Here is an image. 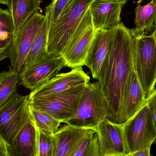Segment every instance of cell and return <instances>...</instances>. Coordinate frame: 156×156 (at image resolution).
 I'll list each match as a JSON object with an SVG mask.
<instances>
[{
    "instance_id": "32",
    "label": "cell",
    "mask_w": 156,
    "mask_h": 156,
    "mask_svg": "<svg viewBox=\"0 0 156 156\" xmlns=\"http://www.w3.org/2000/svg\"><path fill=\"white\" fill-rule=\"evenodd\" d=\"M55 1V0H51V1H52V2H54V1Z\"/></svg>"
},
{
    "instance_id": "25",
    "label": "cell",
    "mask_w": 156,
    "mask_h": 156,
    "mask_svg": "<svg viewBox=\"0 0 156 156\" xmlns=\"http://www.w3.org/2000/svg\"><path fill=\"white\" fill-rule=\"evenodd\" d=\"M37 129V128H36ZM38 132L37 156H53L54 137L37 129Z\"/></svg>"
},
{
    "instance_id": "28",
    "label": "cell",
    "mask_w": 156,
    "mask_h": 156,
    "mask_svg": "<svg viewBox=\"0 0 156 156\" xmlns=\"http://www.w3.org/2000/svg\"><path fill=\"white\" fill-rule=\"evenodd\" d=\"M0 156H11L8 144L1 137H0Z\"/></svg>"
},
{
    "instance_id": "15",
    "label": "cell",
    "mask_w": 156,
    "mask_h": 156,
    "mask_svg": "<svg viewBox=\"0 0 156 156\" xmlns=\"http://www.w3.org/2000/svg\"><path fill=\"white\" fill-rule=\"evenodd\" d=\"M93 130L63 126L53 134V156H75L86 136Z\"/></svg>"
},
{
    "instance_id": "34",
    "label": "cell",
    "mask_w": 156,
    "mask_h": 156,
    "mask_svg": "<svg viewBox=\"0 0 156 156\" xmlns=\"http://www.w3.org/2000/svg\"><path fill=\"white\" fill-rule=\"evenodd\" d=\"M155 144H156V139L155 141Z\"/></svg>"
},
{
    "instance_id": "18",
    "label": "cell",
    "mask_w": 156,
    "mask_h": 156,
    "mask_svg": "<svg viewBox=\"0 0 156 156\" xmlns=\"http://www.w3.org/2000/svg\"><path fill=\"white\" fill-rule=\"evenodd\" d=\"M37 130L30 118L8 148L11 156H37Z\"/></svg>"
},
{
    "instance_id": "26",
    "label": "cell",
    "mask_w": 156,
    "mask_h": 156,
    "mask_svg": "<svg viewBox=\"0 0 156 156\" xmlns=\"http://www.w3.org/2000/svg\"><path fill=\"white\" fill-rule=\"evenodd\" d=\"M71 0H55L48 5L51 9L50 24L55 23Z\"/></svg>"
},
{
    "instance_id": "2",
    "label": "cell",
    "mask_w": 156,
    "mask_h": 156,
    "mask_svg": "<svg viewBox=\"0 0 156 156\" xmlns=\"http://www.w3.org/2000/svg\"><path fill=\"white\" fill-rule=\"evenodd\" d=\"M111 116L108 102L97 81L86 84L76 110L64 123L78 128L96 131L99 124Z\"/></svg>"
},
{
    "instance_id": "19",
    "label": "cell",
    "mask_w": 156,
    "mask_h": 156,
    "mask_svg": "<svg viewBox=\"0 0 156 156\" xmlns=\"http://www.w3.org/2000/svg\"><path fill=\"white\" fill-rule=\"evenodd\" d=\"M42 2V0H10L8 10L14 25L15 38L26 22L38 12Z\"/></svg>"
},
{
    "instance_id": "22",
    "label": "cell",
    "mask_w": 156,
    "mask_h": 156,
    "mask_svg": "<svg viewBox=\"0 0 156 156\" xmlns=\"http://www.w3.org/2000/svg\"><path fill=\"white\" fill-rule=\"evenodd\" d=\"M19 73L11 66L8 71L0 73V107L5 104L16 93Z\"/></svg>"
},
{
    "instance_id": "16",
    "label": "cell",
    "mask_w": 156,
    "mask_h": 156,
    "mask_svg": "<svg viewBox=\"0 0 156 156\" xmlns=\"http://www.w3.org/2000/svg\"><path fill=\"white\" fill-rule=\"evenodd\" d=\"M50 13L51 9L48 5L45 9V19L36 35L22 70L45 61L53 56L49 54L48 49Z\"/></svg>"
},
{
    "instance_id": "7",
    "label": "cell",
    "mask_w": 156,
    "mask_h": 156,
    "mask_svg": "<svg viewBox=\"0 0 156 156\" xmlns=\"http://www.w3.org/2000/svg\"><path fill=\"white\" fill-rule=\"evenodd\" d=\"M86 85L59 93L31 99L29 104L35 109L45 112L64 123L76 110Z\"/></svg>"
},
{
    "instance_id": "27",
    "label": "cell",
    "mask_w": 156,
    "mask_h": 156,
    "mask_svg": "<svg viewBox=\"0 0 156 156\" xmlns=\"http://www.w3.org/2000/svg\"><path fill=\"white\" fill-rule=\"evenodd\" d=\"M146 104L151 112L156 129V89L147 98Z\"/></svg>"
},
{
    "instance_id": "33",
    "label": "cell",
    "mask_w": 156,
    "mask_h": 156,
    "mask_svg": "<svg viewBox=\"0 0 156 156\" xmlns=\"http://www.w3.org/2000/svg\"><path fill=\"white\" fill-rule=\"evenodd\" d=\"M155 3L156 5V0H154Z\"/></svg>"
},
{
    "instance_id": "21",
    "label": "cell",
    "mask_w": 156,
    "mask_h": 156,
    "mask_svg": "<svg viewBox=\"0 0 156 156\" xmlns=\"http://www.w3.org/2000/svg\"><path fill=\"white\" fill-rule=\"evenodd\" d=\"M139 1L135 8V23L136 32L138 35H143L151 32L154 28L156 20V5L152 0L146 5H142Z\"/></svg>"
},
{
    "instance_id": "23",
    "label": "cell",
    "mask_w": 156,
    "mask_h": 156,
    "mask_svg": "<svg viewBox=\"0 0 156 156\" xmlns=\"http://www.w3.org/2000/svg\"><path fill=\"white\" fill-rule=\"evenodd\" d=\"M28 111L32 123L37 129L50 134H54L58 131L61 123L60 121L45 112L35 109L29 102Z\"/></svg>"
},
{
    "instance_id": "11",
    "label": "cell",
    "mask_w": 156,
    "mask_h": 156,
    "mask_svg": "<svg viewBox=\"0 0 156 156\" xmlns=\"http://www.w3.org/2000/svg\"><path fill=\"white\" fill-rule=\"evenodd\" d=\"M64 67L65 60L62 57L52 56L45 61L22 70L19 74V84L34 90L53 79Z\"/></svg>"
},
{
    "instance_id": "10",
    "label": "cell",
    "mask_w": 156,
    "mask_h": 156,
    "mask_svg": "<svg viewBox=\"0 0 156 156\" xmlns=\"http://www.w3.org/2000/svg\"><path fill=\"white\" fill-rule=\"evenodd\" d=\"M101 156H125L129 154L124 133V125L108 119L99 124L96 130Z\"/></svg>"
},
{
    "instance_id": "4",
    "label": "cell",
    "mask_w": 156,
    "mask_h": 156,
    "mask_svg": "<svg viewBox=\"0 0 156 156\" xmlns=\"http://www.w3.org/2000/svg\"><path fill=\"white\" fill-rule=\"evenodd\" d=\"M134 69L147 98L156 83V44L154 34L137 35L134 52Z\"/></svg>"
},
{
    "instance_id": "6",
    "label": "cell",
    "mask_w": 156,
    "mask_h": 156,
    "mask_svg": "<svg viewBox=\"0 0 156 156\" xmlns=\"http://www.w3.org/2000/svg\"><path fill=\"white\" fill-rule=\"evenodd\" d=\"M124 133L129 153L151 148L156 139V129L146 103L124 124Z\"/></svg>"
},
{
    "instance_id": "20",
    "label": "cell",
    "mask_w": 156,
    "mask_h": 156,
    "mask_svg": "<svg viewBox=\"0 0 156 156\" xmlns=\"http://www.w3.org/2000/svg\"><path fill=\"white\" fill-rule=\"evenodd\" d=\"M15 38L13 17L9 10L0 9V60L9 58Z\"/></svg>"
},
{
    "instance_id": "9",
    "label": "cell",
    "mask_w": 156,
    "mask_h": 156,
    "mask_svg": "<svg viewBox=\"0 0 156 156\" xmlns=\"http://www.w3.org/2000/svg\"><path fill=\"white\" fill-rule=\"evenodd\" d=\"M45 18V15L37 12L19 30L14 40L9 57L11 66L20 74L38 31Z\"/></svg>"
},
{
    "instance_id": "8",
    "label": "cell",
    "mask_w": 156,
    "mask_h": 156,
    "mask_svg": "<svg viewBox=\"0 0 156 156\" xmlns=\"http://www.w3.org/2000/svg\"><path fill=\"white\" fill-rule=\"evenodd\" d=\"M95 33L89 7L61 56L65 60V67L72 69L85 66Z\"/></svg>"
},
{
    "instance_id": "13",
    "label": "cell",
    "mask_w": 156,
    "mask_h": 156,
    "mask_svg": "<svg viewBox=\"0 0 156 156\" xmlns=\"http://www.w3.org/2000/svg\"><path fill=\"white\" fill-rule=\"evenodd\" d=\"M116 28L96 30L85 62V66L89 69L93 79L98 80L100 77L111 49Z\"/></svg>"
},
{
    "instance_id": "14",
    "label": "cell",
    "mask_w": 156,
    "mask_h": 156,
    "mask_svg": "<svg viewBox=\"0 0 156 156\" xmlns=\"http://www.w3.org/2000/svg\"><path fill=\"white\" fill-rule=\"evenodd\" d=\"M127 0H94L90 8L96 30L116 28L122 22V10Z\"/></svg>"
},
{
    "instance_id": "5",
    "label": "cell",
    "mask_w": 156,
    "mask_h": 156,
    "mask_svg": "<svg viewBox=\"0 0 156 156\" xmlns=\"http://www.w3.org/2000/svg\"><path fill=\"white\" fill-rule=\"evenodd\" d=\"M29 95L17 92L0 107V137L8 145L12 144L24 126L30 119Z\"/></svg>"
},
{
    "instance_id": "3",
    "label": "cell",
    "mask_w": 156,
    "mask_h": 156,
    "mask_svg": "<svg viewBox=\"0 0 156 156\" xmlns=\"http://www.w3.org/2000/svg\"><path fill=\"white\" fill-rule=\"evenodd\" d=\"M93 1L71 0L57 21L50 24L48 37L50 55L61 57Z\"/></svg>"
},
{
    "instance_id": "24",
    "label": "cell",
    "mask_w": 156,
    "mask_h": 156,
    "mask_svg": "<svg viewBox=\"0 0 156 156\" xmlns=\"http://www.w3.org/2000/svg\"><path fill=\"white\" fill-rule=\"evenodd\" d=\"M75 156H101L98 137L95 130L86 136Z\"/></svg>"
},
{
    "instance_id": "29",
    "label": "cell",
    "mask_w": 156,
    "mask_h": 156,
    "mask_svg": "<svg viewBox=\"0 0 156 156\" xmlns=\"http://www.w3.org/2000/svg\"><path fill=\"white\" fill-rule=\"evenodd\" d=\"M150 148H146L143 150L129 153L125 156H153L150 154Z\"/></svg>"
},
{
    "instance_id": "17",
    "label": "cell",
    "mask_w": 156,
    "mask_h": 156,
    "mask_svg": "<svg viewBox=\"0 0 156 156\" xmlns=\"http://www.w3.org/2000/svg\"><path fill=\"white\" fill-rule=\"evenodd\" d=\"M146 99L134 69L125 92L122 111L123 125L125 124L141 110L146 103Z\"/></svg>"
},
{
    "instance_id": "12",
    "label": "cell",
    "mask_w": 156,
    "mask_h": 156,
    "mask_svg": "<svg viewBox=\"0 0 156 156\" xmlns=\"http://www.w3.org/2000/svg\"><path fill=\"white\" fill-rule=\"evenodd\" d=\"M90 77L82 67L72 69L71 71L57 75L53 79L37 89L31 91L29 100L59 93L71 88L86 85Z\"/></svg>"
},
{
    "instance_id": "1",
    "label": "cell",
    "mask_w": 156,
    "mask_h": 156,
    "mask_svg": "<svg viewBox=\"0 0 156 156\" xmlns=\"http://www.w3.org/2000/svg\"><path fill=\"white\" fill-rule=\"evenodd\" d=\"M135 29L121 23L116 28L111 49L98 81L110 107L111 122L122 124L125 92L134 69V52L137 36Z\"/></svg>"
},
{
    "instance_id": "30",
    "label": "cell",
    "mask_w": 156,
    "mask_h": 156,
    "mask_svg": "<svg viewBox=\"0 0 156 156\" xmlns=\"http://www.w3.org/2000/svg\"><path fill=\"white\" fill-rule=\"evenodd\" d=\"M10 0H0V3L1 4L5 5L6 6H8Z\"/></svg>"
},
{
    "instance_id": "31",
    "label": "cell",
    "mask_w": 156,
    "mask_h": 156,
    "mask_svg": "<svg viewBox=\"0 0 156 156\" xmlns=\"http://www.w3.org/2000/svg\"><path fill=\"white\" fill-rule=\"evenodd\" d=\"M154 35L155 38L156 44V20L155 22V27H154Z\"/></svg>"
}]
</instances>
